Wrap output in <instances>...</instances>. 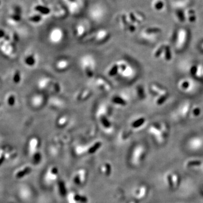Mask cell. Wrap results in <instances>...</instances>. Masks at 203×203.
I'll return each mask as SVG.
<instances>
[{
  "instance_id": "cell-19",
  "label": "cell",
  "mask_w": 203,
  "mask_h": 203,
  "mask_svg": "<svg viewBox=\"0 0 203 203\" xmlns=\"http://www.w3.org/2000/svg\"><path fill=\"white\" fill-rule=\"evenodd\" d=\"M25 62L27 65L31 66V65H33L35 63V60H34V57L31 55V56H30L27 57L25 59Z\"/></svg>"
},
{
  "instance_id": "cell-12",
  "label": "cell",
  "mask_w": 203,
  "mask_h": 203,
  "mask_svg": "<svg viewBox=\"0 0 203 203\" xmlns=\"http://www.w3.org/2000/svg\"><path fill=\"white\" fill-rule=\"evenodd\" d=\"M161 31L159 28H149L144 32V38L149 42H155L160 37Z\"/></svg>"
},
{
  "instance_id": "cell-17",
  "label": "cell",
  "mask_w": 203,
  "mask_h": 203,
  "mask_svg": "<svg viewBox=\"0 0 203 203\" xmlns=\"http://www.w3.org/2000/svg\"><path fill=\"white\" fill-rule=\"evenodd\" d=\"M102 146V143L100 142H96L90 147H87V153L93 154L96 153L98 150H99Z\"/></svg>"
},
{
  "instance_id": "cell-28",
  "label": "cell",
  "mask_w": 203,
  "mask_h": 203,
  "mask_svg": "<svg viewBox=\"0 0 203 203\" xmlns=\"http://www.w3.org/2000/svg\"><path fill=\"white\" fill-rule=\"evenodd\" d=\"M5 160V156L3 155H2L1 158H0V165L2 164V162H3V161Z\"/></svg>"
},
{
  "instance_id": "cell-1",
  "label": "cell",
  "mask_w": 203,
  "mask_h": 203,
  "mask_svg": "<svg viewBox=\"0 0 203 203\" xmlns=\"http://www.w3.org/2000/svg\"><path fill=\"white\" fill-rule=\"evenodd\" d=\"M202 114V109L198 105L190 102H185L178 107L177 111L178 118L181 120H192L199 118Z\"/></svg>"
},
{
  "instance_id": "cell-21",
  "label": "cell",
  "mask_w": 203,
  "mask_h": 203,
  "mask_svg": "<svg viewBox=\"0 0 203 203\" xmlns=\"http://www.w3.org/2000/svg\"><path fill=\"white\" fill-rule=\"evenodd\" d=\"M36 10H37L40 11L42 13H46V14H47L49 12L50 10L47 9V8H43V6H38L37 7H36Z\"/></svg>"
},
{
  "instance_id": "cell-20",
  "label": "cell",
  "mask_w": 203,
  "mask_h": 203,
  "mask_svg": "<svg viewBox=\"0 0 203 203\" xmlns=\"http://www.w3.org/2000/svg\"><path fill=\"white\" fill-rule=\"evenodd\" d=\"M41 160V155L39 152L36 153L35 155L33 156V161L34 164H37L40 162V161Z\"/></svg>"
},
{
  "instance_id": "cell-26",
  "label": "cell",
  "mask_w": 203,
  "mask_h": 203,
  "mask_svg": "<svg viewBox=\"0 0 203 203\" xmlns=\"http://www.w3.org/2000/svg\"><path fill=\"white\" fill-rule=\"evenodd\" d=\"M12 18L14 20L16 21H19L21 20V17H20L19 15H18V14L12 15Z\"/></svg>"
},
{
  "instance_id": "cell-29",
  "label": "cell",
  "mask_w": 203,
  "mask_h": 203,
  "mask_svg": "<svg viewBox=\"0 0 203 203\" xmlns=\"http://www.w3.org/2000/svg\"><path fill=\"white\" fill-rule=\"evenodd\" d=\"M5 33L4 31H3L2 30H0V38L3 37V36H5Z\"/></svg>"
},
{
  "instance_id": "cell-6",
  "label": "cell",
  "mask_w": 203,
  "mask_h": 203,
  "mask_svg": "<svg viewBox=\"0 0 203 203\" xmlns=\"http://www.w3.org/2000/svg\"><path fill=\"white\" fill-rule=\"evenodd\" d=\"M177 86L181 92L186 94H193L197 89L194 78L187 77L180 78L177 83Z\"/></svg>"
},
{
  "instance_id": "cell-3",
  "label": "cell",
  "mask_w": 203,
  "mask_h": 203,
  "mask_svg": "<svg viewBox=\"0 0 203 203\" xmlns=\"http://www.w3.org/2000/svg\"><path fill=\"white\" fill-rule=\"evenodd\" d=\"M149 132L158 143H163L168 136L169 128L164 122H156L150 125Z\"/></svg>"
},
{
  "instance_id": "cell-9",
  "label": "cell",
  "mask_w": 203,
  "mask_h": 203,
  "mask_svg": "<svg viewBox=\"0 0 203 203\" xmlns=\"http://www.w3.org/2000/svg\"><path fill=\"white\" fill-rule=\"evenodd\" d=\"M87 173L84 168L78 169L75 172L72 177V182L77 186H83L87 180Z\"/></svg>"
},
{
  "instance_id": "cell-2",
  "label": "cell",
  "mask_w": 203,
  "mask_h": 203,
  "mask_svg": "<svg viewBox=\"0 0 203 203\" xmlns=\"http://www.w3.org/2000/svg\"><path fill=\"white\" fill-rule=\"evenodd\" d=\"M149 89L156 105L161 106L167 103L169 97V93L166 87L158 83H152Z\"/></svg>"
},
{
  "instance_id": "cell-13",
  "label": "cell",
  "mask_w": 203,
  "mask_h": 203,
  "mask_svg": "<svg viewBox=\"0 0 203 203\" xmlns=\"http://www.w3.org/2000/svg\"><path fill=\"white\" fill-rule=\"evenodd\" d=\"M147 188L146 186L144 185H140L136 188L133 191V196L134 197L137 199V200H140L142 199L146 195L147 193Z\"/></svg>"
},
{
  "instance_id": "cell-24",
  "label": "cell",
  "mask_w": 203,
  "mask_h": 203,
  "mask_svg": "<svg viewBox=\"0 0 203 203\" xmlns=\"http://www.w3.org/2000/svg\"><path fill=\"white\" fill-rule=\"evenodd\" d=\"M67 65V63L65 61H63L60 62H58V63L57 64V67L58 68L63 69V68H65V67H66Z\"/></svg>"
},
{
  "instance_id": "cell-7",
  "label": "cell",
  "mask_w": 203,
  "mask_h": 203,
  "mask_svg": "<svg viewBox=\"0 0 203 203\" xmlns=\"http://www.w3.org/2000/svg\"><path fill=\"white\" fill-rule=\"evenodd\" d=\"M145 154V147L142 145L136 146L130 154L129 162L132 167H138L142 163Z\"/></svg>"
},
{
  "instance_id": "cell-30",
  "label": "cell",
  "mask_w": 203,
  "mask_h": 203,
  "mask_svg": "<svg viewBox=\"0 0 203 203\" xmlns=\"http://www.w3.org/2000/svg\"><path fill=\"white\" fill-rule=\"evenodd\" d=\"M129 203H136V202H129Z\"/></svg>"
},
{
  "instance_id": "cell-25",
  "label": "cell",
  "mask_w": 203,
  "mask_h": 203,
  "mask_svg": "<svg viewBox=\"0 0 203 203\" xmlns=\"http://www.w3.org/2000/svg\"><path fill=\"white\" fill-rule=\"evenodd\" d=\"M198 49L203 53V40H202L198 44Z\"/></svg>"
},
{
  "instance_id": "cell-31",
  "label": "cell",
  "mask_w": 203,
  "mask_h": 203,
  "mask_svg": "<svg viewBox=\"0 0 203 203\" xmlns=\"http://www.w3.org/2000/svg\"><path fill=\"white\" fill-rule=\"evenodd\" d=\"M71 1H74L75 0H71Z\"/></svg>"
},
{
  "instance_id": "cell-4",
  "label": "cell",
  "mask_w": 203,
  "mask_h": 203,
  "mask_svg": "<svg viewBox=\"0 0 203 203\" xmlns=\"http://www.w3.org/2000/svg\"><path fill=\"white\" fill-rule=\"evenodd\" d=\"M189 40L190 33L187 29L184 28L178 29L173 40V49L177 52H182L187 46Z\"/></svg>"
},
{
  "instance_id": "cell-10",
  "label": "cell",
  "mask_w": 203,
  "mask_h": 203,
  "mask_svg": "<svg viewBox=\"0 0 203 203\" xmlns=\"http://www.w3.org/2000/svg\"><path fill=\"white\" fill-rule=\"evenodd\" d=\"M66 197L67 203H87L88 202V199L85 195L74 191L68 193Z\"/></svg>"
},
{
  "instance_id": "cell-22",
  "label": "cell",
  "mask_w": 203,
  "mask_h": 203,
  "mask_svg": "<svg viewBox=\"0 0 203 203\" xmlns=\"http://www.w3.org/2000/svg\"><path fill=\"white\" fill-rule=\"evenodd\" d=\"M14 81L15 83H19L20 80H21V76H20V73L19 71H17L16 72V74L14 75Z\"/></svg>"
},
{
  "instance_id": "cell-15",
  "label": "cell",
  "mask_w": 203,
  "mask_h": 203,
  "mask_svg": "<svg viewBox=\"0 0 203 203\" xmlns=\"http://www.w3.org/2000/svg\"><path fill=\"white\" fill-rule=\"evenodd\" d=\"M100 171L106 177H109L112 171V168L111 165L109 162H104L100 167Z\"/></svg>"
},
{
  "instance_id": "cell-16",
  "label": "cell",
  "mask_w": 203,
  "mask_h": 203,
  "mask_svg": "<svg viewBox=\"0 0 203 203\" xmlns=\"http://www.w3.org/2000/svg\"><path fill=\"white\" fill-rule=\"evenodd\" d=\"M146 119L144 117H140L137 119L135 120L132 123H131V127L135 129H140L143 127L146 123Z\"/></svg>"
},
{
  "instance_id": "cell-8",
  "label": "cell",
  "mask_w": 203,
  "mask_h": 203,
  "mask_svg": "<svg viewBox=\"0 0 203 203\" xmlns=\"http://www.w3.org/2000/svg\"><path fill=\"white\" fill-rule=\"evenodd\" d=\"M59 179V170L58 168L52 165L49 167L46 170L43 175V182L45 186L50 187L53 186L58 182Z\"/></svg>"
},
{
  "instance_id": "cell-11",
  "label": "cell",
  "mask_w": 203,
  "mask_h": 203,
  "mask_svg": "<svg viewBox=\"0 0 203 203\" xmlns=\"http://www.w3.org/2000/svg\"><path fill=\"white\" fill-rule=\"evenodd\" d=\"M189 72L193 78L203 82V64H193L190 68Z\"/></svg>"
},
{
  "instance_id": "cell-32",
  "label": "cell",
  "mask_w": 203,
  "mask_h": 203,
  "mask_svg": "<svg viewBox=\"0 0 203 203\" xmlns=\"http://www.w3.org/2000/svg\"><path fill=\"white\" fill-rule=\"evenodd\" d=\"M0 3H1V2H0Z\"/></svg>"
},
{
  "instance_id": "cell-5",
  "label": "cell",
  "mask_w": 203,
  "mask_h": 203,
  "mask_svg": "<svg viewBox=\"0 0 203 203\" xmlns=\"http://www.w3.org/2000/svg\"><path fill=\"white\" fill-rule=\"evenodd\" d=\"M152 55L155 59L164 62H170L173 58V48L167 43H162L154 49Z\"/></svg>"
},
{
  "instance_id": "cell-27",
  "label": "cell",
  "mask_w": 203,
  "mask_h": 203,
  "mask_svg": "<svg viewBox=\"0 0 203 203\" xmlns=\"http://www.w3.org/2000/svg\"><path fill=\"white\" fill-rule=\"evenodd\" d=\"M41 18L40 17H39V16H35L34 17L31 18L30 19L33 21H38L41 19Z\"/></svg>"
},
{
  "instance_id": "cell-18",
  "label": "cell",
  "mask_w": 203,
  "mask_h": 203,
  "mask_svg": "<svg viewBox=\"0 0 203 203\" xmlns=\"http://www.w3.org/2000/svg\"><path fill=\"white\" fill-rule=\"evenodd\" d=\"M31 171H32L31 168L27 167L25 168L24 169H23L21 171H19L18 173H17V174H16V177L18 179L24 177L25 175L30 174Z\"/></svg>"
},
{
  "instance_id": "cell-23",
  "label": "cell",
  "mask_w": 203,
  "mask_h": 203,
  "mask_svg": "<svg viewBox=\"0 0 203 203\" xmlns=\"http://www.w3.org/2000/svg\"><path fill=\"white\" fill-rule=\"evenodd\" d=\"M15 102V96H11L9 98L8 100L9 105L10 106H12L14 105Z\"/></svg>"
},
{
  "instance_id": "cell-14",
  "label": "cell",
  "mask_w": 203,
  "mask_h": 203,
  "mask_svg": "<svg viewBox=\"0 0 203 203\" xmlns=\"http://www.w3.org/2000/svg\"><path fill=\"white\" fill-rule=\"evenodd\" d=\"M187 143L189 144V146L192 147H197L199 148L203 145V139L202 137L198 136H193L191 138H190L188 141Z\"/></svg>"
}]
</instances>
